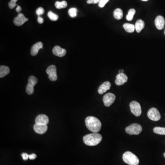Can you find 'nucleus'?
Returning <instances> with one entry per match:
<instances>
[{
    "label": "nucleus",
    "mask_w": 165,
    "mask_h": 165,
    "mask_svg": "<svg viewBox=\"0 0 165 165\" xmlns=\"http://www.w3.org/2000/svg\"><path fill=\"white\" fill-rule=\"evenodd\" d=\"M153 132L155 133L160 135H165V128L162 127H155L153 129Z\"/></svg>",
    "instance_id": "24"
},
{
    "label": "nucleus",
    "mask_w": 165,
    "mask_h": 165,
    "mask_svg": "<svg viewBox=\"0 0 165 165\" xmlns=\"http://www.w3.org/2000/svg\"><path fill=\"white\" fill-rule=\"evenodd\" d=\"M111 87V84L110 82H104L99 87L98 90V93L100 95H102L104 93L106 92L107 90H109Z\"/></svg>",
    "instance_id": "15"
},
{
    "label": "nucleus",
    "mask_w": 165,
    "mask_h": 165,
    "mask_svg": "<svg viewBox=\"0 0 165 165\" xmlns=\"http://www.w3.org/2000/svg\"><path fill=\"white\" fill-rule=\"evenodd\" d=\"M85 122L88 129L94 133H97L100 131L102 125L100 121L97 118L92 116L87 117Z\"/></svg>",
    "instance_id": "1"
},
{
    "label": "nucleus",
    "mask_w": 165,
    "mask_h": 165,
    "mask_svg": "<svg viewBox=\"0 0 165 165\" xmlns=\"http://www.w3.org/2000/svg\"><path fill=\"white\" fill-rule=\"evenodd\" d=\"M43 43L38 42L32 46L31 49V55L32 56H35L38 53V51L41 49H43Z\"/></svg>",
    "instance_id": "17"
},
{
    "label": "nucleus",
    "mask_w": 165,
    "mask_h": 165,
    "mask_svg": "<svg viewBox=\"0 0 165 165\" xmlns=\"http://www.w3.org/2000/svg\"><path fill=\"white\" fill-rule=\"evenodd\" d=\"M123 12L121 8H117L114 11L113 16L115 19L120 20L123 17Z\"/></svg>",
    "instance_id": "21"
},
{
    "label": "nucleus",
    "mask_w": 165,
    "mask_h": 165,
    "mask_svg": "<svg viewBox=\"0 0 165 165\" xmlns=\"http://www.w3.org/2000/svg\"><path fill=\"white\" fill-rule=\"evenodd\" d=\"M147 116L149 119L153 121H158L161 119L160 113L157 109L155 107L151 108L148 110Z\"/></svg>",
    "instance_id": "7"
},
{
    "label": "nucleus",
    "mask_w": 165,
    "mask_h": 165,
    "mask_svg": "<svg viewBox=\"0 0 165 165\" xmlns=\"http://www.w3.org/2000/svg\"><path fill=\"white\" fill-rule=\"evenodd\" d=\"M109 1V0H100L98 3L99 7L100 8H103Z\"/></svg>",
    "instance_id": "29"
},
{
    "label": "nucleus",
    "mask_w": 165,
    "mask_h": 165,
    "mask_svg": "<svg viewBox=\"0 0 165 165\" xmlns=\"http://www.w3.org/2000/svg\"><path fill=\"white\" fill-rule=\"evenodd\" d=\"M38 79L36 77L34 76H31L28 79V84L26 88V92L27 94L31 95L34 92V87L35 85L37 84Z\"/></svg>",
    "instance_id": "5"
},
{
    "label": "nucleus",
    "mask_w": 165,
    "mask_h": 165,
    "mask_svg": "<svg viewBox=\"0 0 165 165\" xmlns=\"http://www.w3.org/2000/svg\"></svg>",
    "instance_id": "38"
},
{
    "label": "nucleus",
    "mask_w": 165,
    "mask_h": 165,
    "mask_svg": "<svg viewBox=\"0 0 165 165\" xmlns=\"http://www.w3.org/2000/svg\"><path fill=\"white\" fill-rule=\"evenodd\" d=\"M52 52L54 55L56 56H59V57H63V56H65L67 53V51L65 49L62 48L58 45L55 46L52 49Z\"/></svg>",
    "instance_id": "14"
},
{
    "label": "nucleus",
    "mask_w": 165,
    "mask_h": 165,
    "mask_svg": "<svg viewBox=\"0 0 165 165\" xmlns=\"http://www.w3.org/2000/svg\"><path fill=\"white\" fill-rule=\"evenodd\" d=\"M16 12H20L22 11V8L19 6L18 5L16 9Z\"/></svg>",
    "instance_id": "34"
},
{
    "label": "nucleus",
    "mask_w": 165,
    "mask_h": 165,
    "mask_svg": "<svg viewBox=\"0 0 165 165\" xmlns=\"http://www.w3.org/2000/svg\"><path fill=\"white\" fill-rule=\"evenodd\" d=\"M136 11L133 8H132L129 10L128 14L126 16V19L128 21H132L133 19V16L135 14Z\"/></svg>",
    "instance_id": "23"
},
{
    "label": "nucleus",
    "mask_w": 165,
    "mask_h": 165,
    "mask_svg": "<svg viewBox=\"0 0 165 165\" xmlns=\"http://www.w3.org/2000/svg\"><path fill=\"white\" fill-rule=\"evenodd\" d=\"M116 100V96L114 94L109 93L104 95L103 98V101L104 106L109 107L111 106L114 102Z\"/></svg>",
    "instance_id": "9"
},
{
    "label": "nucleus",
    "mask_w": 165,
    "mask_h": 165,
    "mask_svg": "<svg viewBox=\"0 0 165 165\" xmlns=\"http://www.w3.org/2000/svg\"><path fill=\"white\" fill-rule=\"evenodd\" d=\"M47 125L38 124H36L34 126V129L36 133L38 134H43L47 130Z\"/></svg>",
    "instance_id": "16"
},
{
    "label": "nucleus",
    "mask_w": 165,
    "mask_h": 165,
    "mask_svg": "<svg viewBox=\"0 0 165 165\" xmlns=\"http://www.w3.org/2000/svg\"><path fill=\"white\" fill-rule=\"evenodd\" d=\"M55 7L57 9H60L65 8L67 6V1H56L55 4Z\"/></svg>",
    "instance_id": "22"
},
{
    "label": "nucleus",
    "mask_w": 165,
    "mask_h": 165,
    "mask_svg": "<svg viewBox=\"0 0 165 165\" xmlns=\"http://www.w3.org/2000/svg\"><path fill=\"white\" fill-rule=\"evenodd\" d=\"M35 121V123L38 124L47 125L49 122V118L45 115H39L36 118Z\"/></svg>",
    "instance_id": "12"
},
{
    "label": "nucleus",
    "mask_w": 165,
    "mask_h": 165,
    "mask_svg": "<svg viewBox=\"0 0 165 165\" xmlns=\"http://www.w3.org/2000/svg\"><path fill=\"white\" fill-rule=\"evenodd\" d=\"M48 16L52 21H57L58 19V16L52 12V11H49L48 12Z\"/></svg>",
    "instance_id": "25"
},
{
    "label": "nucleus",
    "mask_w": 165,
    "mask_h": 165,
    "mask_svg": "<svg viewBox=\"0 0 165 165\" xmlns=\"http://www.w3.org/2000/svg\"><path fill=\"white\" fill-rule=\"evenodd\" d=\"M77 11L76 8H71L68 10V14L72 18H75L77 16Z\"/></svg>",
    "instance_id": "26"
},
{
    "label": "nucleus",
    "mask_w": 165,
    "mask_h": 165,
    "mask_svg": "<svg viewBox=\"0 0 165 165\" xmlns=\"http://www.w3.org/2000/svg\"><path fill=\"white\" fill-rule=\"evenodd\" d=\"M44 12H45V10H44L43 8H41V7L38 8H37V10H36V14L38 16H40L43 14Z\"/></svg>",
    "instance_id": "28"
},
{
    "label": "nucleus",
    "mask_w": 165,
    "mask_h": 165,
    "mask_svg": "<svg viewBox=\"0 0 165 165\" xmlns=\"http://www.w3.org/2000/svg\"><path fill=\"white\" fill-rule=\"evenodd\" d=\"M130 108L132 113L136 117H140L142 113L141 106L136 101H132L130 103Z\"/></svg>",
    "instance_id": "6"
},
{
    "label": "nucleus",
    "mask_w": 165,
    "mask_h": 165,
    "mask_svg": "<svg viewBox=\"0 0 165 165\" xmlns=\"http://www.w3.org/2000/svg\"><path fill=\"white\" fill-rule=\"evenodd\" d=\"M36 157L37 155L34 154H31V155H29V159L30 160H32L35 159L36 158Z\"/></svg>",
    "instance_id": "32"
},
{
    "label": "nucleus",
    "mask_w": 165,
    "mask_h": 165,
    "mask_svg": "<svg viewBox=\"0 0 165 165\" xmlns=\"http://www.w3.org/2000/svg\"><path fill=\"white\" fill-rule=\"evenodd\" d=\"M10 73V68L6 66L0 67V78H2L8 75Z\"/></svg>",
    "instance_id": "19"
},
{
    "label": "nucleus",
    "mask_w": 165,
    "mask_h": 165,
    "mask_svg": "<svg viewBox=\"0 0 165 165\" xmlns=\"http://www.w3.org/2000/svg\"><path fill=\"white\" fill-rule=\"evenodd\" d=\"M123 27L125 30V31L128 33H133L135 30V25L133 24H130V23H125L123 25Z\"/></svg>",
    "instance_id": "20"
},
{
    "label": "nucleus",
    "mask_w": 165,
    "mask_h": 165,
    "mask_svg": "<svg viewBox=\"0 0 165 165\" xmlns=\"http://www.w3.org/2000/svg\"><path fill=\"white\" fill-rule=\"evenodd\" d=\"M155 26L156 28L159 30H162L165 26V20L164 17L162 16H158L155 19Z\"/></svg>",
    "instance_id": "13"
},
{
    "label": "nucleus",
    "mask_w": 165,
    "mask_h": 165,
    "mask_svg": "<svg viewBox=\"0 0 165 165\" xmlns=\"http://www.w3.org/2000/svg\"><path fill=\"white\" fill-rule=\"evenodd\" d=\"M124 73V70H123L122 69L119 70V74H122V73Z\"/></svg>",
    "instance_id": "35"
},
{
    "label": "nucleus",
    "mask_w": 165,
    "mask_h": 165,
    "mask_svg": "<svg viewBox=\"0 0 165 165\" xmlns=\"http://www.w3.org/2000/svg\"><path fill=\"white\" fill-rule=\"evenodd\" d=\"M100 0H88L87 3L89 4H96L99 3V1Z\"/></svg>",
    "instance_id": "31"
},
{
    "label": "nucleus",
    "mask_w": 165,
    "mask_h": 165,
    "mask_svg": "<svg viewBox=\"0 0 165 165\" xmlns=\"http://www.w3.org/2000/svg\"><path fill=\"white\" fill-rule=\"evenodd\" d=\"M141 1H148V0H141Z\"/></svg>",
    "instance_id": "36"
},
{
    "label": "nucleus",
    "mask_w": 165,
    "mask_h": 165,
    "mask_svg": "<svg viewBox=\"0 0 165 165\" xmlns=\"http://www.w3.org/2000/svg\"><path fill=\"white\" fill-rule=\"evenodd\" d=\"M164 155V157H165V153H164V155Z\"/></svg>",
    "instance_id": "37"
},
{
    "label": "nucleus",
    "mask_w": 165,
    "mask_h": 165,
    "mask_svg": "<svg viewBox=\"0 0 165 165\" xmlns=\"http://www.w3.org/2000/svg\"><path fill=\"white\" fill-rule=\"evenodd\" d=\"M28 20L29 19L26 18L23 13H19L18 16L16 17L14 19V23L16 25L20 26Z\"/></svg>",
    "instance_id": "10"
},
{
    "label": "nucleus",
    "mask_w": 165,
    "mask_h": 165,
    "mask_svg": "<svg viewBox=\"0 0 165 165\" xmlns=\"http://www.w3.org/2000/svg\"><path fill=\"white\" fill-rule=\"evenodd\" d=\"M128 79V76H126L125 74H123V73L118 74L116 76L115 84L118 86L122 85L127 82Z\"/></svg>",
    "instance_id": "11"
},
{
    "label": "nucleus",
    "mask_w": 165,
    "mask_h": 165,
    "mask_svg": "<svg viewBox=\"0 0 165 165\" xmlns=\"http://www.w3.org/2000/svg\"><path fill=\"white\" fill-rule=\"evenodd\" d=\"M38 23H40V24H42V23H43V22H44V19H43V18H41V16H38Z\"/></svg>",
    "instance_id": "33"
},
{
    "label": "nucleus",
    "mask_w": 165,
    "mask_h": 165,
    "mask_svg": "<svg viewBox=\"0 0 165 165\" xmlns=\"http://www.w3.org/2000/svg\"><path fill=\"white\" fill-rule=\"evenodd\" d=\"M102 136L98 133L87 134L83 138L84 143L88 146H96L101 142Z\"/></svg>",
    "instance_id": "2"
},
{
    "label": "nucleus",
    "mask_w": 165,
    "mask_h": 165,
    "mask_svg": "<svg viewBox=\"0 0 165 165\" xmlns=\"http://www.w3.org/2000/svg\"><path fill=\"white\" fill-rule=\"evenodd\" d=\"M18 1V0H11V1L8 3V6L10 9H13L16 6H18V5H16V2Z\"/></svg>",
    "instance_id": "27"
},
{
    "label": "nucleus",
    "mask_w": 165,
    "mask_h": 165,
    "mask_svg": "<svg viewBox=\"0 0 165 165\" xmlns=\"http://www.w3.org/2000/svg\"><path fill=\"white\" fill-rule=\"evenodd\" d=\"M122 159L124 162L129 165H138L139 159L136 155L130 151H126L123 154Z\"/></svg>",
    "instance_id": "3"
},
{
    "label": "nucleus",
    "mask_w": 165,
    "mask_h": 165,
    "mask_svg": "<svg viewBox=\"0 0 165 165\" xmlns=\"http://www.w3.org/2000/svg\"><path fill=\"white\" fill-rule=\"evenodd\" d=\"M46 73L49 75V78L52 81L57 80V76L56 73V67L55 65L50 66L46 69Z\"/></svg>",
    "instance_id": "8"
},
{
    "label": "nucleus",
    "mask_w": 165,
    "mask_h": 165,
    "mask_svg": "<svg viewBox=\"0 0 165 165\" xmlns=\"http://www.w3.org/2000/svg\"><path fill=\"white\" fill-rule=\"evenodd\" d=\"M145 26L144 21L141 19H139L136 22L135 24V30L137 33H140L142 31V30L144 28Z\"/></svg>",
    "instance_id": "18"
},
{
    "label": "nucleus",
    "mask_w": 165,
    "mask_h": 165,
    "mask_svg": "<svg viewBox=\"0 0 165 165\" xmlns=\"http://www.w3.org/2000/svg\"><path fill=\"white\" fill-rule=\"evenodd\" d=\"M142 131L141 126L137 123H133L127 126L125 129L126 133L130 135H138Z\"/></svg>",
    "instance_id": "4"
},
{
    "label": "nucleus",
    "mask_w": 165,
    "mask_h": 165,
    "mask_svg": "<svg viewBox=\"0 0 165 165\" xmlns=\"http://www.w3.org/2000/svg\"><path fill=\"white\" fill-rule=\"evenodd\" d=\"M21 156H22L23 159L24 161H26L29 158V155L28 154L26 153H22L21 154Z\"/></svg>",
    "instance_id": "30"
}]
</instances>
